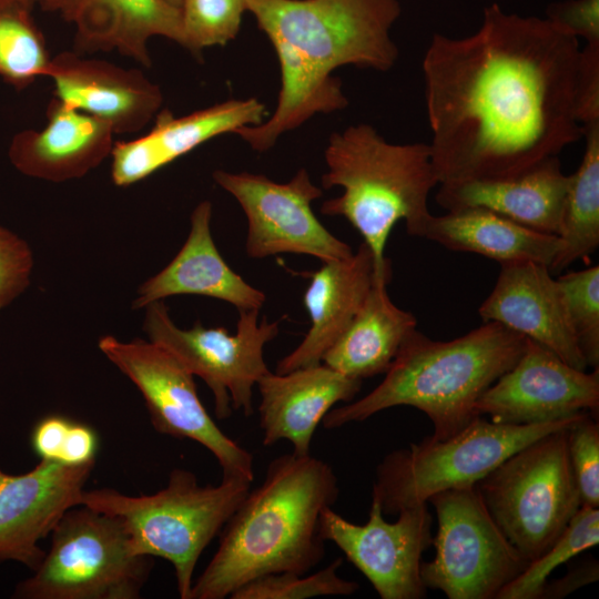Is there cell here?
<instances>
[{
  "label": "cell",
  "instance_id": "6da1fadb",
  "mask_svg": "<svg viewBox=\"0 0 599 599\" xmlns=\"http://www.w3.org/2000/svg\"><path fill=\"white\" fill-rule=\"evenodd\" d=\"M579 40L493 3L463 38L434 33L422 62L439 184L519 173L582 138Z\"/></svg>",
  "mask_w": 599,
  "mask_h": 599
},
{
  "label": "cell",
  "instance_id": "7a4b0ae2",
  "mask_svg": "<svg viewBox=\"0 0 599 599\" xmlns=\"http://www.w3.org/2000/svg\"><path fill=\"white\" fill-rule=\"evenodd\" d=\"M245 6L273 45L281 71L273 114L233 133L257 152L315 114L348 105L333 77L336 69L387 71L398 59L390 37L402 12L398 0H245Z\"/></svg>",
  "mask_w": 599,
  "mask_h": 599
},
{
  "label": "cell",
  "instance_id": "3957f363",
  "mask_svg": "<svg viewBox=\"0 0 599 599\" xmlns=\"http://www.w3.org/2000/svg\"><path fill=\"white\" fill-rule=\"evenodd\" d=\"M338 495L328 463L293 453L273 459L262 484L250 489L221 530L190 599H224L266 575H306L325 556L319 518Z\"/></svg>",
  "mask_w": 599,
  "mask_h": 599
},
{
  "label": "cell",
  "instance_id": "277c9868",
  "mask_svg": "<svg viewBox=\"0 0 599 599\" xmlns=\"http://www.w3.org/2000/svg\"><path fill=\"white\" fill-rule=\"evenodd\" d=\"M526 342L496 322H484L444 342L416 328L403 342L382 383L361 399L332 408L323 426L335 429L387 408L409 406L430 419V438L450 437L477 416L478 398L515 365Z\"/></svg>",
  "mask_w": 599,
  "mask_h": 599
},
{
  "label": "cell",
  "instance_id": "5b68a950",
  "mask_svg": "<svg viewBox=\"0 0 599 599\" xmlns=\"http://www.w3.org/2000/svg\"><path fill=\"white\" fill-rule=\"evenodd\" d=\"M324 159L323 187L343 192L324 201L321 213L346 219L369 247L376 275L392 277L384 252L393 227L404 221L408 229L430 213L428 196L439 184L429 144L390 143L361 123L334 132Z\"/></svg>",
  "mask_w": 599,
  "mask_h": 599
},
{
  "label": "cell",
  "instance_id": "8992f818",
  "mask_svg": "<svg viewBox=\"0 0 599 599\" xmlns=\"http://www.w3.org/2000/svg\"><path fill=\"white\" fill-rule=\"evenodd\" d=\"M251 484L222 478L219 485L202 486L192 471L174 468L167 485L155 494L84 489L81 505L119 517L133 552L170 561L180 598L190 599L200 556L244 500Z\"/></svg>",
  "mask_w": 599,
  "mask_h": 599
},
{
  "label": "cell",
  "instance_id": "52a82bcc",
  "mask_svg": "<svg viewBox=\"0 0 599 599\" xmlns=\"http://www.w3.org/2000/svg\"><path fill=\"white\" fill-rule=\"evenodd\" d=\"M581 413L527 425L476 416L450 437L437 440L427 436L388 453L376 468L372 497L378 500L384 515H397L428 504L438 493L475 486L510 455L544 435L568 427Z\"/></svg>",
  "mask_w": 599,
  "mask_h": 599
},
{
  "label": "cell",
  "instance_id": "ba28073f",
  "mask_svg": "<svg viewBox=\"0 0 599 599\" xmlns=\"http://www.w3.org/2000/svg\"><path fill=\"white\" fill-rule=\"evenodd\" d=\"M49 551L20 581L14 599H136L153 557L136 555L122 520L79 505L52 530Z\"/></svg>",
  "mask_w": 599,
  "mask_h": 599
},
{
  "label": "cell",
  "instance_id": "9c48e42d",
  "mask_svg": "<svg viewBox=\"0 0 599 599\" xmlns=\"http://www.w3.org/2000/svg\"><path fill=\"white\" fill-rule=\"evenodd\" d=\"M568 427L520 448L475 485L497 526L529 562L549 548L581 507Z\"/></svg>",
  "mask_w": 599,
  "mask_h": 599
},
{
  "label": "cell",
  "instance_id": "30bf717a",
  "mask_svg": "<svg viewBox=\"0 0 599 599\" xmlns=\"http://www.w3.org/2000/svg\"><path fill=\"white\" fill-rule=\"evenodd\" d=\"M436 511L433 560L420 565L427 589L449 599H496L529 561L508 541L476 488L448 489L428 499Z\"/></svg>",
  "mask_w": 599,
  "mask_h": 599
},
{
  "label": "cell",
  "instance_id": "8fae6325",
  "mask_svg": "<svg viewBox=\"0 0 599 599\" xmlns=\"http://www.w3.org/2000/svg\"><path fill=\"white\" fill-rule=\"evenodd\" d=\"M143 332L153 342L173 354L194 376L201 377L214 397L217 418L232 410L253 414V388L270 373L264 361V346L280 332L278 322L264 317L258 309L238 312L235 334L225 327H205L196 322L190 329L177 327L163 301L144 307Z\"/></svg>",
  "mask_w": 599,
  "mask_h": 599
},
{
  "label": "cell",
  "instance_id": "7c38bea8",
  "mask_svg": "<svg viewBox=\"0 0 599 599\" xmlns=\"http://www.w3.org/2000/svg\"><path fill=\"white\" fill-rule=\"evenodd\" d=\"M98 347L140 390L158 433L204 446L222 478L253 481V456L215 424L200 400L194 375L173 354L150 341L122 342L112 335L102 336Z\"/></svg>",
  "mask_w": 599,
  "mask_h": 599
},
{
  "label": "cell",
  "instance_id": "4fadbf2b",
  "mask_svg": "<svg viewBox=\"0 0 599 599\" xmlns=\"http://www.w3.org/2000/svg\"><path fill=\"white\" fill-rule=\"evenodd\" d=\"M212 176L238 202L246 216L245 252L248 257L292 253L328 262L354 253L314 214L312 203L323 192L305 169L298 170L286 183L250 172L216 170Z\"/></svg>",
  "mask_w": 599,
  "mask_h": 599
},
{
  "label": "cell",
  "instance_id": "5bb4252c",
  "mask_svg": "<svg viewBox=\"0 0 599 599\" xmlns=\"http://www.w3.org/2000/svg\"><path fill=\"white\" fill-rule=\"evenodd\" d=\"M383 515L373 497L364 525L353 524L328 507L321 514L319 536L343 551L382 599L425 598L422 556L433 541L427 504L400 510L394 522H387Z\"/></svg>",
  "mask_w": 599,
  "mask_h": 599
},
{
  "label": "cell",
  "instance_id": "9a60e30c",
  "mask_svg": "<svg viewBox=\"0 0 599 599\" xmlns=\"http://www.w3.org/2000/svg\"><path fill=\"white\" fill-rule=\"evenodd\" d=\"M599 408V368L578 369L527 338L515 365L478 398L477 416L501 424L555 422Z\"/></svg>",
  "mask_w": 599,
  "mask_h": 599
},
{
  "label": "cell",
  "instance_id": "2e32d148",
  "mask_svg": "<svg viewBox=\"0 0 599 599\" xmlns=\"http://www.w3.org/2000/svg\"><path fill=\"white\" fill-rule=\"evenodd\" d=\"M94 464L40 460L20 475L0 468V562L16 561L32 571L38 568L45 556L40 540L69 509L81 505Z\"/></svg>",
  "mask_w": 599,
  "mask_h": 599
},
{
  "label": "cell",
  "instance_id": "e0dca14e",
  "mask_svg": "<svg viewBox=\"0 0 599 599\" xmlns=\"http://www.w3.org/2000/svg\"><path fill=\"white\" fill-rule=\"evenodd\" d=\"M483 322H496L586 370L560 286L549 266L537 262L500 265L494 288L478 308Z\"/></svg>",
  "mask_w": 599,
  "mask_h": 599
},
{
  "label": "cell",
  "instance_id": "ac0fdd59",
  "mask_svg": "<svg viewBox=\"0 0 599 599\" xmlns=\"http://www.w3.org/2000/svg\"><path fill=\"white\" fill-rule=\"evenodd\" d=\"M55 98L106 122L114 134L134 133L159 113L163 94L140 70L62 52L51 59L48 75Z\"/></svg>",
  "mask_w": 599,
  "mask_h": 599
},
{
  "label": "cell",
  "instance_id": "d6986e66",
  "mask_svg": "<svg viewBox=\"0 0 599 599\" xmlns=\"http://www.w3.org/2000/svg\"><path fill=\"white\" fill-rule=\"evenodd\" d=\"M265 105L256 98L231 99L183 116L160 111L144 135L115 142L111 152V177L118 186L132 185L201 144L243 126L267 119Z\"/></svg>",
  "mask_w": 599,
  "mask_h": 599
},
{
  "label": "cell",
  "instance_id": "ffe728a7",
  "mask_svg": "<svg viewBox=\"0 0 599 599\" xmlns=\"http://www.w3.org/2000/svg\"><path fill=\"white\" fill-rule=\"evenodd\" d=\"M39 6L74 26L78 53L116 50L150 67L151 38L185 47L180 8L167 0H42Z\"/></svg>",
  "mask_w": 599,
  "mask_h": 599
},
{
  "label": "cell",
  "instance_id": "44dd1931",
  "mask_svg": "<svg viewBox=\"0 0 599 599\" xmlns=\"http://www.w3.org/2000/svg\"><path fill=\"white\" fill-rule=\"evenodd\" d=\"M362 382L323 363L284 374L267 373L256 384L263 445L286 439L293 444V454L309 455L318 424L335 404L352 400Z\"/></svg>",
  "mask_w": 599,
  "mask_h": 599
},
{
  "label": "cell",
  "instance_id": "7402d4cb",
  "mask_svg": "<svg viewBox=\"0 0 599 599\" xmlns=\"http://www.w3.org/2000/svg\"><path fill=\"white\" fill-rule=\"evenodd\" d=\"M48 123L23 130L10 143L11 164L23 175L61 183L87 175L111 155V126L59 99L50 101Z\"/></svg>",
  "mask_w": 599,
  "mask_h": 599
},
{
  "label": "cell",
  "instance_id": "603a6c76",
  "mask_svg": "<svg viewBox=\"0 0 599 599\" xmlns=\"http://www.w3.org/2000/svg\"><path fill=\"white\" fill-rule=\"evenodd\" d=\"M212 203L200 202L191 214L187 238L174 258L143 282L133 309L173 295H202L233 305L238 312L261 309L265 294L234 272L220 254L211 232Z\"/></svg>",
  "mask_w": 599,
  "mask_h": 599
},
{
  "label": "cell",
  "instance_id": "cb8c5ba5",
  "mask_svg": "<svg viewBox=\"0 0 599 599\" xmlns=\"http://www.w3.org/2000/svg\"><path fill=\"white\" fill-rule=\"evenodd\" d=\"M569 175L559 155L512 175L439 184L446 211L483 207L537 232L558 235Z\"/></svg>",
  "mask_w": 599,
  "mask_h": 599
},
{
  "label": "cell",
  "instance_id": "d4e9b609",
  "mask_svg": "<svg viewBox=\"0 0 599 599\" xmlns=\"http://www.w3.org/2000/svg\"><path fill=\"white\" fill-rule=\"evenodd\" d=\"M304 305L311 327L295 349L278 361V374L322 363L362 306L376 275L375 261L363 242L351 256L328 262L309 274ZM390 278V277H389Z\"/></svg>",
  "mask_w": 599,
  "mask_h": 599
},
{
  "label": "cell",
  "instance_id": "484cf974",
  "mask_svg": "<svg viewBox=\"0 0 599 599\" xmlns=\"http://www.w3.org/2000/svg\"><path fill=\"white\" fill-rule=\"evenodd\" d=\"M422 237L458 252H470L497 261L552 263L560 241L557 235L537 232L483 207L428 213L406 229Z\"/></svg>",
  "mask_w": 599,
  "mask_h": 599
},
{
  "label": "cell",
  "instance_id": "4316f807",
  "mask_svg": "<svg viewBox=\"0 0 599 599\" xmlns=\"http://www.w3.org/2000/svg\"><path fill=\"white\" fill-rule=\"evenodd\" d=\"M389 282V277H375L347 328L323 355V364L359 380L387 372L417 326L416 317L390 300Z\"/></svg>",
  "mask_w": 599,
  "mask_h": 599
},
{
  "label": "cell",
  "instance_id": "83f0119b",
  "mask_svg": "<svg viewBox=\"0 0 599 599\" xmlns=\"http://www.w3.org/2000/svg\"><path fill=\"white\" fill-rule=\"evenodd\" d=\"M582 138L585 150L577 171L569 175L551 274L588 258L599 246V121L582 125Z\"/></svg>",
  "mask_w": 599,
  "mask_h": 599
},
{
  "label": "cell",
  "instance_id": "f1b7e54d",
  "mask_svg": "<svg viewBox=\"0 0 599 599\" xmlns=\"http://www.w3.org/2000/svg\"><path fill=\"white\" fill-rule=\"evenodd\" d=\"M599 544V510L581 506L560 536L525 570L505 586L496 599H539L554 570Z\"/></svg>",
  "mask_w": 599,
  "mask_h": 599
},
{
  "label": "cell",
  "instance_id": "f546056e",
  "mask_svg": "<svg viewBox=\"0 0 599 599\" xmlns=\"http://www.w3.org/2000/svg\"><path fill=\"white\" fill-rule=\"evenodd\" d=\"M51 59L31 11L0 9V77L21 89L47 77Z\"/></svg>",
  "mask_w": 599,
  "mask_h": 599
},
{
  "label": "cell",
  "instance_id": "4dcf8cb0",
  "mask_svg": "<svg viewBox=\"0 0 599 599\" xmlns=\"http://www.w3.org/2000/svg\"><path fill=\"white\" fill-rule=\"evenodd\" d=\"M557 281L587 366L599 368V266L566 273Z\"/></svg>",
  "mask_w": 599,
  "mask_h": 599
},
{
  "label": "cell",
  "instance_id": "1f68e13d",
  "mask_svg": "<svg viewBox=\"0 0 599 599\" xmlns=\"http://www.w3.org/2000/svg\"><path fill=\"white\" fill-rule=\"evenodd\" d=\"M342 564L343 559L337 558L327 567L305 577L292 572L266 575L245 583L229 598L304 599L318 596H349L358 590L359 585L338 576Z\"/></svg>",
  "mask_w": 599,
  "mask_h": 599
},
{
  "label": "cell",
  "instance_id": "d6a6232c",
  "mask_svg": "<svg viewBox=\"0 0 599 599\" xmlns=\"http://www.w3.org/2000/svg\"><path fill=\"white\" fill-rule=\"evenodd\" d=\"M184 49L200 57L207 47L224 45L238 33L245 0H181Z\"/></svg>",
  "mask_w": 599,
  "mask_h": 599
},
{
  "label": "cell",
  "instance_id": "836d02e7",
  "mask_svg": "<svg viewBox=\"0 0 599 599\" xmlns=\"http://www.w3.org/2000/svg\"><path fill=\"white\" fill-rule=\"evenodd\" d=\"M30 443L40 460L78 466L95 461L97 432L62 415H48L32 428Z\"/></svg>",
  "mask_w": 599,
  "mask_h": 599
},
{
  "label": "cell",
  "instance_id": "e575fe53",
  "mask_svg": "<svg viewBox=\"0 0 599 599\" xmlns=\"http://www.w3.org/2000/svg\"><path fill=\"white\" fill-rule=\"evenodd\" d=\"M567 446L581 506L599 507V424L583 412L567 428Z\"/></svg>",
  "mask_w": 599,
  "mask_h": 599
},
{
  "label": "cell",
  "instance_id": "d590c367",
  "mask_svg": "<svg viewBox=\"0 0 599 599\" xmlns=\"http://www.w3.org/2000/svg\"><path fill=\"white\" fill-rule=\"evenodd\" d=\"M33 265L34 257L28 242L0 226V311L29 287Z\"/></svg>",
  "mask_w": 599,
  "mask_h": 599
},
{
  "label": "cell",
  "instance_id": "8d00e7d4",
  "mask_svg": "<svg viewBox=\"0 0 599 599\" xmlns=\"http://www.w3.org/2000/svg\"><path fill=\"white\" fill-rule=\"evenodd\" d=\"M547 19L587 44H599V0H567L548 7Z\"/></svg>",
  "mask_w": 599,
  "mask_h": 599
},
{
  "label": "cell",
  "instance_id": "74e56055",
  "mask_svg": "<svg viewBox=\"0 0 599 599\" xmlns=\"http://www.w3.org/2000/svg\"><path fill=\"white\" fill-rule=\"evenodd\" d=\"M577 115L581 126L599 121V44H587L580 52Z\"/></svg>",
  "mask_w": 599,
  "mask_h": 599
},
{
  "label": "cell",
  "instance_id": "f35d334b",
  "mask_svg": "<svg viewBox=\"0 0 599 599\" xmlns=\"http://www.w3.org/2000/svg\"><path fill=\"white\" fill-rule=\"evenodd\" d=\"M599 578V566L595 559L587 560L578 567L569 570L565 576L552 581H547L541 590L539 599H560L577 589L593 583Z\"/></svg>",
  "mask_w": 599,
  "mask_h": 599
},
{
  "label": "cell",
  "instance_id": "ab89813d",
  "mask_svg": "<svg viewBox=\"0 0 599 599\" xmlns=\"http://www.w3.org/2000/svg\"><path fill=\"white\" fill-rule=\"evenodd\" d=\"M42 0H0V9L3 8H19L28 11H32L34 6L40 4Z\"/></svg>",
  "mask_w": 599,
  "mask_h": 599
},
{
  "label": "cell",
  "instance_id": "60d3db41",
  "mask_svg": "<svg viewBox=\"0 0 599 599\" xmlns=\"http://www.w3.org/2000/svg\"><path fill=\"white\" fill-rule=\"evenodd\" d=\"M167 1H169L170 3L176 6V7H179L180 3H181V0H167Z\"/></svg>",
  "mask_w": 599,
  "mask_h": 599
}]
</instances>
